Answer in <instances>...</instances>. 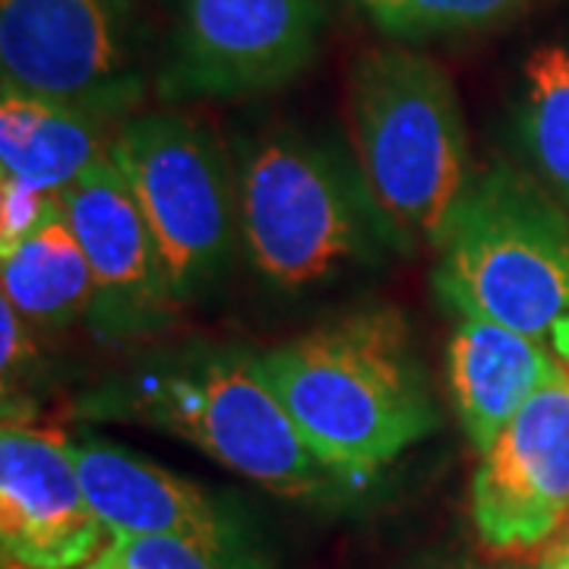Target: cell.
I'll return each instance as SVG.
<instances>
[{
    "mask_svg": "<svg viewBox=\"0 0 569 569\" xmlns=\"http://www.w3.org/2000/svg\"><path fill=\"white\" fill-rule=\"evenodd\" d=\"M219 557L183 538L168 535H121L108 538L92 563L82 569H224Z\"/></svg>",
    "mask_w": 569,
    "mask_h": 569,
    "instance_id": "18",
    "label": "cell"
},
{
    "mask_svg": "<svg viewBox=\"0 0 569 569\" xmlns=\"http://www.w3.org/2000/svg\"><path fill=\"white\" fill-rule=\"evenodd\" d=\"M351 3H358V7L365 10V17H370V13H373V7H377V0H351Z\"/></svg>",
    "mask_w": 569,
    "mask_h": 569,
    "instance_id": "22",
    "label": "cell"
},
{
    "mask_svg": "<svg viewBox=\"0 0 569 569\" xmlns=\"http://www.w3.org/2000/svg\"><path fill=\"white\" fill-rule=\"evenodd\" d=\"M118 408L276 497L320 500L342 485L305 443L257 355L209 348L142 367L118 392Z\"/></svg>",
    "mask_w": 569,
    "mask_h": 569,
    "instance_id": "5",
    "label": "cell"
},
{
    "mask_svg": "<svg viewBox=\"0 0 569 569\" xmlns=\"http://www.w3.org/2000/svg\"><path fill=\"white\" fill-rule=\"evenodd\" d=\"M538 0H377L373 22L392 41L471 36L516 20Z\"/></svg>",
    "mask_w": 569,
    "mask_h": 569,
    "instance_id": "17",
    "label": "cell"
},
{
    "mask_svg": "<svg viewBox=\"0 0 569 569\" xmlns=\"http://www.w3.org/2000/svg\"><path fill=\"white\" fill-rule=\"evenodd\" d=\"M531 569H569V535L560 538V541H553Z\"/></svg>",
    "mask_w": 569,
    "mask_h": 569,
    "instance_id": "20",
    "label": "cell"
},
{
    "mask_svg": "<svg viewBox=\"0 0 569 569\" xmlns=\"http://www.w3.org/2000/svg\"><path fill=\"white\" fill-rule=\"evenodd\" d=\"M67 449L108 538L168 535L228 563L234 529L203 488L99 437H67Z\"/></svg>",
    "mask_w": 569,
    "mask_h": 569,
    "instance_id": "13",
    "label": "cell"
},
{
    "mask_svg": "<svg viewBox=\"0 0 569 569\" xmlns=\"http://www.w3.org/2000/svg\"><path fill=\"white\" fill-rule=\"evenodd\" d=\"M0 82L127 121L146 92L133 0H0Z\"/></svg>",
    "mask_w": 569,
    "mask_h": 569,
    "instance_id": "7",
    "label": "cell"
},
{
    "mask_svg": "<svg viewBox=\"0 0 569 569\" xmlns=\"http://www.w3.org/2000/svg\"><path fill=\"white\" fill-rule=\"evenodd\" d=\"M61 209L96 282L89 323L108 339H140L171 323L181 305L149 222L111 152L82 171L61 197Z\"/></svg>",
    "mask_w": 569,
    "mask_h": 569,
    "instance_id": "10",
    "label": "cell"
},
{
    "mask_svg": "<svg viewBox=\"0 0 569 569\" xmlns=\"http://www.w3.org/2000/svg\"><path fill=\"white\" fill-rule=\"evenodd\" d=\"M3 301L17 307L26 323L67 329L92 313L96 282L63 209L51 212L17 244L0 247Z\"/></svg>",
    "mask_w": 569,
    "mask_h": 569,
    "instance_id": "15",
    "label": "cell"
},
{
    "mask_svg": "<svg viewBox=\"0 0 569 569\" xmlns=\"http://www.w3.org/2000/svg\"><path fill=\"white\" fill-rule=\"evenodd\" d=\"M326 0H178L159 89L244 99L301 77L320 51Z\"/></svg>",
    "mask_w": 569,
    "mask_h": 569,
    "instance_id": "8",
    "label": "cell"
},
{
    "mask_svg": "<svg viewBox=\"0 0 569 569\" xmlns=\"http://www.w3.org/2000/svg\"><path fill=\"white\" fill-rule=\"evenodd\" d=\"M553 355H557L560 361H567L569 365V332L563 336V339H560V342H557V346H553Z\"/></svg>",
    "mask_w": 569,
    "mask_h": 569,
    "instance_id": "21",
    "label": "cell"
},
{
    "mask_svg": "<svg viewBox=\"0 0 569 569\" xmlns=\"http://www.w3.org/2000/svg\"><path fill=\"white\" fill-rule=\"evenodd\" d=\"M471 526L493 553H529L569 522V365L550 377L481 452Z\"/></svg>",
    "mask_w": 569,
    "mask_h": 569,
    "instance_id": "9",
    "label": "cell"
},
{
    "mask_svg": "<svg viewBox=\"0 0 569 569\" xmlns=\"http://www.w3.org/2000/svg\"><path fill=\"white\" fill-rule=\"evenodd\" d=\"M433 288L456 317H481L553 348L569 332V219L509 164L475 178L437 250Z\"/></svg>",
    "mask_w": 569,
    "mask_h": 569,
    "instance_id": "4",
    "label": "cell"
},
{
    "mask_svg": "<svg viewBox=\"0 0 569 569\" xmlns=\"http://www.w3.org/2000/svg\"><path fill=\"white\" fill-rule=\"evenodd\" d=\"M3 569H22V567H13V563H3Z\"/></svg>",
    "mask_w": 569,
    "mask_h": 569,
    "instance_id": "23",
    "label": "cell"
},
{
    "mask_svg": "<svg viewBox=\"0 0 569 569\" xmlns=\"http://www.w3.org/2000/svg\"><path fill=\"white\" fill-rule=\"evenodd\" d=\"M111 159L149 222L178 305L197 301L241 244L234 159L203 121L181 111L127 118Z\"/></svg>",
    "mask_w": 569,
    "mask_h": 569,
    "instance_id": "6",
    "label": "cell"
},
{
    "mask_svg": "<svg viewBox=\"0 0 569 569\" xmlns=\"http://www.w3.org/2000/svg\"><path fill=\"white\" fill-rule=\"evenodd\" d=\"M257 358L307 447L342 485L370 481L440 421L396 307L348 313Z\"/></svg>",
    "mask_w": 569,
    "mask_h": 569,
    "instance_id": "1",
    "label": "cell"
},
{
    "mask_svg": "<svg viewBox=\"0 0 569 569\" xmlns=\"http://www.w3.org/2000/svg\"><path fill=\"white\" fill-rule=\"evenodd\" d=\"M70 459L67 437L3 421L0 430V548L22 569H82L104 548Z\"/></svg>",
    "mask_w": 569,
    "mask_h": 569,
    "instance_id": "11",
    "label": "cell"
},
{
    "mask_svg": "<svg viewBox=\"0 0 569 569\" xmlns=\"http://www.w3.org/2000/svg\"><path fill=\"white\" fill-rule=\"evenodd\" d=\"M234 187L241 247L272 288L310 291L399 247L351 149L301 130L269 127L238 142Z\"/></svg>",
    "mask_w": 569,
    "mask_h": 569,
    "instance_id": "3",
    "label": "cell"
},
{
    "mask_svg": "<svg viewBox=\"0 0 569 569\" xmlns=\"http://www.w3.org/2000/svg\"><path fill=\"white\" fill-rule=\"evenodd\" d=\"M553 348L481 317H456L447 348L449 392L468 443L485 452L560 370Z\"/></svg>",
    "mask_w": 569,
    "mask_h": 569,
    "instance_id": "14",
    "label": "cell"
},
{
    "mask_svg": "<svg viewBox=\"0 0 569 569\" xmlns=\"http://www.w3.org/2000/svg\"><path fill=\"white\" fill-rule=\"evenodd\" d=\"M0 323H3V377L10 380L36 355V346L29 339V326L32 323H26L10 301L0 305Z\"/></svg>",
    "mask_w": 569,
    "mask_h": 569,
    "instance_id": "19",
    "label": "cell"
},
{
    "mask_svg": "<svg viewBox=\"0 0 569 569\" xmlns=\"http://www.w3.org/2000/svg\"><path fill=\"white\" fill-rule=\"evenodd\" d=\"M121 123L0 89V247L17 244L61 209L82 171L111 152Z\"/></svg>",
    "mask_w": 569,
    "mask_h": 569,
    "instance_id": "12",
    "label": "cell"
},
{
    "mask_svg": "<svg viewBox=\"0 0 569 569\" xmlns=\"http://www.w3.org/2000/svg\"><path fill=\"white\" fill-rule=\"evenodd\" d=\"M516 127L531 168L569 209V39L545 41L526 58Z\"/></svg>",
    "mask_w": 569,
    "mask_h": 569,
    "instance_id": "16",
    "label": "cell"
},
{
    "mask_svg": "<svg viewBox=\"0 0 569 569\" xmlns=\"http://www.w3.org/2000/svg\"><path fill=\"white\" fill-rule=\"evenodd\" d=\"M348 140L399 247L440 250L478 178L447 70L406 41L365 51L348 77Z\"/></svg>",
    "mask_w": 569,
    "mask_h": 569,
    "instance_id": "2",
    "label": "cell"
}]
</instances>
